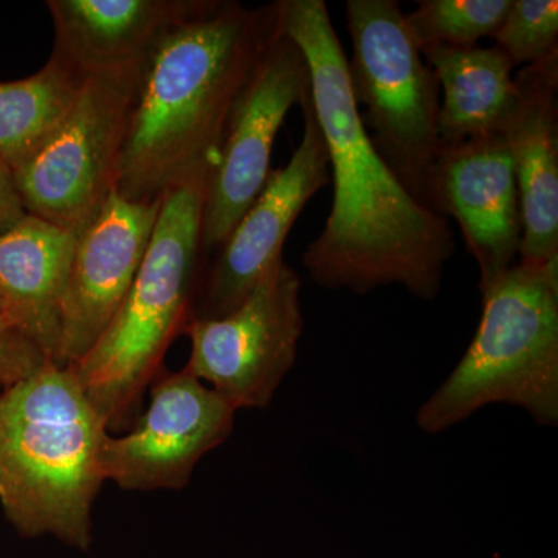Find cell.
<instances>
[{"instance_id":"6da1fadb","label":"cell","mask_w":558,"mask_h":558,"mask_svg":"<svg viewBox=\"0 0 558 558\" xmlns=\"http://www.w3.org/2000/svg\"><path fill=\"white\" fill-rule=\"evenodd\" d=\"M278 28L303 51L311 97L328 146L333 197L328 219L301 260L315 284L366 295L402 286L436 299L453 256L449 220L399 182L360 120L349 87L348 58L325 0H278Z\"/></svg>"},{"instance_id":"7a4b0ae2","label":"cell","mask_w":558,"mask_h":558,"mask_svg":"<svg viewBox=\"0 0 558 558\" xmlns=\"http://www.w3.org/2000/svg\"><path fill=\"white\" fill-rule=\"evenodd\" d=\"M277 2L247 7L199 0L150 49L132 92L116 193L156 204L207 180L231 105L277 35Z\"/></svg>"},{"instance_id":"3957f363","label":"cell","mask_w":558,"mask_h":558,"mask_svg":"<svg viewBox=\"0 0 558 558\" xmlns=\"http://www.w3.org/2000/svg\"><path fill=\"white\" fill-rule=\"evenodd\" d=\"M105 418L75 373L47 365L0 392V506L22 537L90 549L92 509L106 483Z\"/></svg>"},{"instance_id":"277c9868","label":"cell","mask_w":558,"mask_h":558,"mask_svg":"<svg viewBox=\"0 0 558 558\" xmlns=\"http://www.w3.org/2000/svg\"><path fill=\"white\" fill-rule=\"evenodd\" d=\"M205 180L168 191L126 299L95 347L69 366L106 427L131 429L143 396L185 332L202 277Z\"/></svg>"},{"instance_id":"5b68a950","label":"cell","mask_w":558,"mask_h":558,"mask_svg":"<svg viewBox=\"0 0 558 558\" xmlns=\"http://www.w3.org/2000/svg\"><path fill=\"white\" fill-rule=\"evenodd\" d=\"M483 315L457 368L418 409L416 424L442 433L492 403L558 424V259L513 264L481 293Z\"/></svg>"},{"instance_id":"8992f818","label":"cell","mask_w":558,"mask_h":558,"mask_svg":"<svg viewBox=\"0 0 558 558\" xmlns=\"http://www.w3.org/2000/svg\"><path fill=\"white\" fill-rule=\"evenodd\" d=\"M396 0H348L349 87L374 148L424 207L440 142V90Z\"/></svg>"},{"instance_id":"52a82bcc","label":"cell","mask_w":558,"mask_h":558,"mask_svg":"<svg viewBox=\"0 0 558 558\" xmlns=\"http://www.w3.org/2000/svg\"><path fill=\"white\" fill-rule=\"evenodd\" d=\"M134 75L86 80L50 137L11 172L27 215L78 233L116 189Z\"/></svg>"},{"instance_id":"ba28073f","label":"cell","mask_w":558,"mask_h":558,"mask_svg":"<svg viewBox=\"0 0 558 558\" xmlns=\"http://www.w3.org/2000/svg\"><path fill=\"white\" fill-rule=\"evenodd\" d=\"M310 90V65L303 51L278 28L231 105L218 157L205 180L204 258L222 247L266 186L278 132L290 109L300 106Z\"/></svg>"},{"instance_id":"9c48e42d","label":"cell","mask_w":558,"mask_h":558,"mask_svg":"<svg viewBox=\"0 0 558 558\" xmlns=\"http://www.w3.org/2000/svg\"><path fill=\"white\" fill-rule=\"evenodd\" d=\"M300 290L299 274L282 260L230 314L190 322L185 368L234 410L267 409L295 363L304 328Z\"/></svg>"},{"instance_id":"30bf717a","label":"cell","mask_w":558,"mask_h":558,"mask_svg":"<svg viewBox=\"0 0 558 558\" xmlns=\"http://www.w3.org/2000/svg\"><path fill=\"white\" fill-rule=\"evenodd\" d=\"M148 389L131 432L102 444V475L128 492L182 490L197 462L229 438L236 410L186 368L159 371Z\"/></svg>"},{"instance_id":"8fae6325","label":"cell","mask_w":558,"mask_h":558,"mask_svg":"<svg viewBox=\"0 0 558 558\" xmlns=\"http://www.w3.org/2000/svg\"><path fill=\"white\" fill-rule=\"evenodd\" d=\"M304 132L292 159L271 170L266 186L230 236L215 263L202 271L193 319L220 318L247 299L253 289L282 263V247L307 202L329 183V156L315 117L311 90L301 102Z\"/></svg>"},{"instance_id":"7c38bea8","label":"cell","mask_w":558,"mask_h":558,"mask_svg":"<svg viewBox=\"0 0 558 558\" xmlns=\"http://www.w3.org/2000/svg\"><path fill=\"white\" fill-rule=\"evenodd\" d=\"M424 207L453 218L480 270V292L515 264L523 223L519 183L505 132L440 145L425 185Z\"/></svg>"},{"instance_id":"4fadbf2b","label":"cell","mask_w":558,"mask_h":558,"mask_svg":"<svg viewBox=\"0 0 558 558\" xmlns=\"http://www.w3.org/2000/svg\"><path fill=\"white\" fill-rule=\"evenodd\" d=\"M160 204L126 201L113 190L76 234L62 300L58 365L78 363L116 317L145 258Z\"/></svg>"},{"instance_id":"5bb4252c","label":"cell","mask_w":558,"mask_h":558,"mask_svg":"<svg viewBox=\"0 0 558 558\" xmlns=\"http://www.w3.org/2000/svg\"><path fill=\"white\" fill-rule=\"evenodd\" d=\"M199 0H49L50 58L81 81L134 75L168 28Z\"/></svg>"},{"instance_id":"9a60e30c","label":"cell","mask_w":558,"mask_h":558,"mask_svg":"<svg viewBox=\"0 0 558 558\" xmlns=\"http://www.w3.org/2000/svg\"><path fill=\"white\" fill-rule=\"evenodd\" d=\"M517 101L502 132L519 183L520 263L558 259V64L515 73Z\"/></svg>"},{"instance_id":"2e32d148","label":"cell","mask_w":558,"mask_h":558,"mask_svg":"<svg viewBox=\"0 0 558 558\" xmlns=\"http://www.w3.org/2000/svg\"><path fill=\"white\" fill-rule=\"evenodd\" d=\"M76 234L32 215L0 234V300L7 325L54 365L60 359L62 300Z\"/></svg>"},{"instance_id":"e0dca14e","label":"cell","mask_w":558,"mask_h":558,"mask_svg":"<svg viewBox=\"0 0 558 558\" xmlns=\"http://www.w3.org/2000/svg\"><path fill=\"white\" fill-rule=\"evenodd\" d=\"M438 80L440 145L501 131L517 101L515 62L497 46L427 47Z\"/></svg>"},{"instance_id":"ac0fdd59","label":"cell","mask_w":558,"mask_h":558,"mask_svg":"<svg viewBox=\"0 0 558 558\" xmlns=\"http://www.w3.org/2000/svg\"><path fill=\"white\" fill-rule=\"evenodd\" d=\"M83 84L51 58L28 78L0 83V160L11 172L50 137Z\"/></svg>"},{"instance_id":"d6986e66","label":"cell","mask_w":558,"mask_h":558,"mask_svg":"<svg viewBox=\"0 0 558 558\" xmlns=\"http://www.w3.org/2000/svg\"><path fill=\"white\" fill-rule=\"evenodd\" d=\"M513 0H417L405 14L407 28L418 49L478 46L492 38L508 16Z\"/></svg>"},{"instance_id":"ffe728a7","label":"cell","mask_w":558,"mask_h":558,"mask_svg":"<svg viewBox=\"0 0 558 558\" xmlns=\"http://www.w3.org/2000/svg\"><path fill=\"white\" fill-rule=\"evenodd\" d=\"M492 39L515 65H557V0H513L508 16Z\"/></svg>"},{"instance_id":"44dd1931","label":"cell","mask_w":558,"mask_h":558,"mask_svg":"<svg viewBox=\"0 0 558 558\" xmlns=\"http://www.w3.org/2000/svg\"><path fill=\"white\" fill-rule=\"evenodd\" d=\"M25 216L27 213L14 189L13 175L9 167L0 160V234L13 229Z\"/></svg>"},{"instance_id":"7402d4cb","label":"cell","mask_w":558,"mask_h":558,"mask_svg":"<svg viewBox=\"0 0 558 558\" xmlns=\"http://www.w3.org/2000/svg\"><path fill=\"white\" fill-rule=\"evenodd\" d=\"M22 336V333H21ZM17 339V330L10 329L5 322V312H3V303L0 300V365L7 359L11 348L14 347Z\"/></svg>"}]
</instances>
